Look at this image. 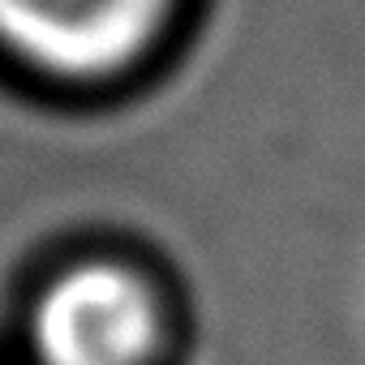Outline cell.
I'll return each instance as SVG.
<instances>
[{"label": "cell", "instance_id": "cell-1", "mask_svg": "<svg viewBox=\"0 0 365 365\" xmlns=\"http://www.w3.org/2000/svg\"><path fill=\"white\" fill-rule=\"evenodd\" d=\"M176 0H0V48L31 69L99 82L138 65Z\"/></svg>", "mask_w": 365, "mask_h": 365}, {"label": "cell", "instance_id": "cell-2", "mask_svg": "<svg viewBox=\"0 0 365 365\" xmlns=\"http://www.w3.org/2000/svg\"><path fill=\"white\" fill-rule=\"evenodd\" d=\"M159 314L146 284L112 262L65 271L35 309L43 365H146Z\"/></svg>", "mask_w": 365, "mask_h": 365}]
</instances>
